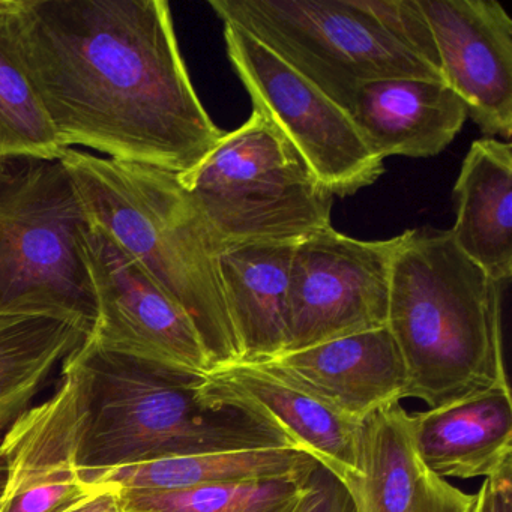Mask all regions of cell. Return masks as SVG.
Wrapping results in <instances>:
<instances>
[{
  "label": "cell",
  "instance_id": "1",
  "mask_svg": "<svg viewBox=\"0 0 512 512\" xmlns=\"http://www.w3.org/2000/svg\"><path fill=\"white\" fill-rule=\"evenodd\" d=\"M13 16L62 148L182 175L224 136L194 89L164 0H13Z\"/></svg>",
  "mask_w": 512,
  "mask_h": 512
},
{
  "label": "cell",
  "instance_id": "2",
  "mask_svg": "<svg viewBox=\"0 0 512 512\" xmlns=\"http://www.w3.org/2000/svg\"><path fill=\"white\" fill-rule=\"evenodd\" d=\"M502 287L449 230L410 232L392 266L386 323L406 365L404 398L434 409L509 386Z\"/></svg>",
  "mask_w": 512,
  "mask_h": 512
},
{
  "label": "cell",
  "instance_id": "3",
  "mask_svg": "<svg viewBox=\"0 0 512 512\" xmlns=\"http://www.w3.org/2000/svg\"><path fill=\"white\" fill-rule=\"evenodd\" d=\"M61 161L88 221L109 233L187 313L214 367L241 361L221 283L220 245L178 175L74 148Z\"/></svg>",
  "mask_w": 512,
  "mask_h": 512
},
{
  "label": "cell",
  "instance_id": "4",
  "mask_svg": "<svg viewBox=\"0 0 512 512\" xmlns=\"http://www.w3.org/2000/svg\"><path fill=\"white\" fill-rule=\"evenodd\" d=\"M82 352L91 373V392L80 446V478L176 455L295 449L271 425L241 410L203 406L197 398L202 377L155 370L94 352L85 343Z\"/></svg>",
  "mask_w": 512,
  "mask_h": 512
},
{
  "label": "cell",
  "instance_id": "5",
  "mask_svg": "<svg viewBox=\"0 0 512 512\" xmlns=\"http://www.w3.org/2000/svg\"><path fill=\"white\" fill-rule=\"evenodd\" d=\"M221 250L251 242H299L331 227L334 196L271 121L251 113L208 157L178 175Z\"/></svg>",
  "mask_w": 512,
  "mask_h": 512
},
{
  "label": "cell",
  "instance_id": "6",
  "mask_svg": "<svg viewBox=\"0 0 512 512\" xmlns=\"http://www.w3.org/2000/svg\"><path fill=\"white\" fill-rule=\"evenodd\" d=\"M85 209L61 160L0 158V313H52L94 323L80 259Z\"/></svg>",
  "mask_w": 512,
  "mask_h": 512
},
{
  "label": "cell",
  "instance_id": "7",
  "mask_svg": "<svg viewBox=\"0 0 512 512\" xmlns=\"http://www.w3.org/2000/svg\"><path fill=\"white\" fill-rule=\"evenodd\" d=\"M233 23L349 113L359 88L377 80H443L386 35L356 0H212Z\"/></svg>",
  "mask_w": 512,
  "mask_h": 512
},
{
  "label": "cell",
  "instance_id": "8",
  "mask_svg": "<svg viewBox=\"0 0 512 512\" xmlns=\"http://www.w3.org/2000/svg\"><path fill=\"white\" fill-rule=\"evenodd\" d=\"M77 245L94 298V323L85 340L89 350L193 379L212 370L187 313L109 233L88 221Z\"/></svg>",
  "mask_w": 512,
  "mask_h": 512
},
{
  "label": "cell",
  "instance_id": "9",
  "mask_svg": "<svg viewBox=\"0 0 512 512\" xmlns=\"http://www.w3.org/2000/svg\"><path fill=\"white\" fill-rule=\"evenodd\" d=\"M224 41L253 112L278 128L332 196H353L382 176L385 161L343 107L239 26L224 23Z\"/></svg>",
  "mask_w": 512,
  "mask_h": 512
},
{
  "label": "cell",
  "instance_id": "10",
  "mask_svg": "<svg viewBox=\"0 0 512 512\" xmlns=\"http://www.w3.org/2000/svg\"><path fill=\"white\" fill-rule=\"evenodd\" d=\"M410 232L361 241L331 226L299 241L290 265L283 353L386 326L392 266Z\"/></svg>",
  "mask_w": 512,
  "mask_h": 512
},
{
  "label": "cell",
  "instance_id": "11",
  "mask_svg": "<svg viewBox=\"0 0 512 512\" xmlns=\"http://www.w3.org/2000/svg\"><path fill=\"white\" fill-rule=\"evenodd\" d=\"M91 373L82 346L62 365L56 391L32 404L0 440V512H61L94 490L80 478Z\"/></svg>",
  "mask_w": 512,
  "mask_h": 512
},
{
  "label": "cell",
  "instance_id": "12",
  "mask_svg": "<svg viewBox=\"0 0 512 512\" xmlns=\"http://www.w3.org/2000/svg\"><path fill=\"white\" fill-rule=\"evenodd\" d=\"M443 82L487 136L511 139L512 20L494 0H419Z\"/></svg>",
  "mask_w": 512,
  "mask_h": 512
},
{
  "label": "cell",
  "instance_id": "13",
  "mask_svg": "<svg viewBox=\"0 0 512 512\" xmlns=\"http://www.w3.org/2000/svg\"><path fill=\"white\" fill-rule=\"evenodd\" d=\"M205 407H232L265 422L341 484L359 475V424L329 409L256 362L214 367L197 382Z\"/></svg>",
  "mask_w": 512,
  "mask_h": 512
},
{
  "label": "cell",
  "instance_id": "14",
  "mask_svg": "<svg viewBox=\"0 0 512 512\" xmlns=\"http://www.w3.org/2000/svg\"><path fill=\"white\" fill-rule=\"evenodd\" d=\"M256 364L353 421L406 395V365L388 326Z\"/></svg>",
  "mask_w": 512,
  "mask_h": 512
},
{
  "label": "cell",
  "instance_id": "15",
  "mask_svg": "<svg viewBox=\"0 0 512 512\" xmlns=\"http://www.w3.org/2000/svg\"><path fill=\"white\" fill-rule=\"evenodd\" d=\"M353 124L379 160L440 154L467 118L461 98L443 80H377L359 88L349 109Z\"/></svg>",
  "mask_w": 512,
  "mask_h": 512
},
{
  "label": "cell",
  "instance_id": "16",
  "mask_svg": "<svg viewBox=\"0 0 512 512\" xmlns=\"http://www.w3.org/2000/svg\"><path fill=\"white\" fill-rule=\"evenodd\" d=\"M421 463L439 478H491L512 464L511 388L488 389L412 415Z\"/></svg>",
  "mask_w": 512,
  "mask_h": 512
},
{
  "label": "cell",
  "instance_id": "17",
  "mask_svg": "<svg viewBox=\"0 0 512 512\" xmlns=\"http://www.w3.org/2000/svg\"><path fill=\"white\" fill-rule=\"evenodd\" d=\"M457 220L449 230L458 250L491 280L512 277V149L508 142L475 140L454 187Z\"/></svg>",
  "mask_w": 512,
  "mask_h": 512
},
{
  "label": "cell",
  "instance_id": "18",
  "mask_svg": "<svg viewBox=\"0 0 512 512\" xmlns=\"http://www.w3.org/2000/svg\"><path fill=\"white\" fill-rule=\"evenodd\" d=\"M298 242H251L220 251V274L245 362L281 355L286 347L290 265Z\"/></svg>",
  "mask_w": 512,
  "mask_h": 512
},
{
  "label": "cell",
  "instance_id": "19",
  "mask_svg": "<svg viewBox=\"0 0 512 512\" xmlns=\"http://www.w3.org/2000/svg\"><path fill=\"white\" fill-rule=\"evenodd\" d=\"M82 317L0 313V437L34 404L91 331Z\"/></svg>",
  "mask_w": 512,
  "mask_h": 512
},
{
  "label": "cell",
  "instance_id": "20",
  "mask_svg": "<svg viewBox=\"0 0 512 512\" xmlns=\"http://www.w3.org/2000/svg\"><path fill=\"white\" fill-rule=\"evenodd\" d=\"M319 467L322 466L314 458L296 449H251L157 458L130 466L85 473L82 479L89 485L115 484L121 488L187 490L203 485L305 478L313 475Z\"/></svg>",
  "mask_w": 512,
  "mask_h": 512
},
{
  "label": "cell",
  "instance_id": "21",
  "mask_svg": "<svg viewBox=\"0 0 512 512\" xmlns=\"http://www.w3.org/2000/svg\"><path fill=\"white\" fill-rule=\"evenodd\" d=\"M358 467L359 475L343 485L355 512H412L421 460L412 415L400 403L362 419Z\"/></svg>",
  "mask_w": 512,
  "mask_h": 512
},
{
  "label": "cell",
  "instance_id": "22",
  "mask_svg": "<svg viewBox=\"0 0 512 512\" xmlns=\"http://www.w3.org/2000/svg\"><path fill=\"white\" fill-rule=\"evenodd\" d=\"M65 151L26 73L13 0H0V158L61 160Z\"/></svg>",
  "mask_w": 512,
  "mask_h": 512
},
{
  "label": "cell",
  "instance_id": "23",
  "mask_svg": "<svg viewBox=\"0 0 512 512\" xmlns=\"http://www.w3.org/2000/svg\"><path fill=\"white\" fill-rule=\"evenodd\" d=\"M311 476L187 490L119 487V500L122 512H292L307 493Z\"/></svg>",
  "mask_w": 512,
  "mask_h": 512
},
{
  "label": "cell",
  "instance_id": "24",
  "mask_svg": "<svg viewBox=\"0 0 512 512\" xmlns=\"http://www.w3.org/2000/svg\"><path fill=\"white\" fill-rule=\"evenodd\" d=\"M356 4L395 43L440 74L433 35L419 0H356Z\"/></svg>",
  "mask_w": 512,
  "mask_h": 512
},
{
  "label": "cell",
  "instance_id": "25",
  "mask_svg": "<svg viewBox=\"0 0 512 512\" xmlns=\"http://www.w3.org/2000/svg\"><path fill=\"white\" fill-rule=\"evenodd\" d=\"M475 494L464 493L421 463L412 512H472Z\"/></svg>",
  "mask_w": 512,
  "mask_h": 512
},
{
  "label": "cell",
  "instance_id": "26",
  "mask_svg": "<svg viewBox=\"0 0 512 512\" xmlns=\"http://www.w3.org/2000/svg\"><path fill=\"white\" fill-rule=\"evenodd\" d=\"M61 512H122L119 487L115 484H95L91 493Z\"/></svg>",
  "mask_w": 512,
  "mask_h": 512
},
{
  "label": "cell",
  "instance_id": "27",
  "mask_svg": "<svg viewBox=\"0 0 512 512\" xmlns=\"http://www.w3.org/2000/svg\"><path fill=\"white\" fill-rule=\"evenodd\" d=\"M490 512H512V464L487 478Z\"/></svg>",
  "mask_w": 512,
  "mask_h": 512
},
{
  "label": "cell",
  "instance_id": "28",
  "mask_svg": "<svg viewBox=\"0 0 512 512\" xmlns=\"http://www.w3.org/2000/svg\"><path fill=\"white\" fill-rule=\"evenodd\" d=\"M296 512H353L349 506L344 503L335 502V500L314 499L304 503Z\"/></svg>",
  "mask_w": 512,
  "mask_h": 512
},
{
  "label": "cell",
  "instance_id": "29",
  "mask_svg": "<svg viewBox=\"0 0 512 512\" xmlns=\"http://www.w3.org/2000/svg\"><path fill=\"white\" fill-rule=\"evenodd\" d=\"M472 512H490V488L487 479L482 482L481 488L475 494Z\"/></svg>",
  "mask_w": 512,
  "mask_h": 512
},
{
  "label": "cell",
  "instance_id": "30",
  "mask_svg": "<svg viewBox=\"0 0 512 512\" xmlns=\"http://www.w3.org/2000/svg\"><path fill=\"white\" fill-rule=\"evenodd\" d=\"M2 440V437H0ZM0 475H2V461H0ZM0 494H2V478H0Z\"/></svg>",
  "mask_w": 512,
  "mask_h": 512
},
{
  "label": "cell",
  "instance_id": "31",
  "mask_svg": "<svg viewBox=\"0 0 512 512\" xmlns=\"http://www.w3.org/2000/svg\"><path fill=\"white\" fill-rule=\"evenodd\" d=\"M296 508H298V506H296ZM296 508H295V509H293V511H292V512H295V511H296Z\"/></svg>",
  "mask_w": 512,
  "mask_h": 512
}]
</instances>
